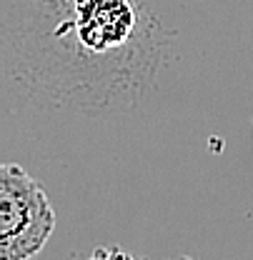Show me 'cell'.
Returning a JSON list of instances; mask_svg holds the SVG:
<instances>
[{"label": "cell", "mask_w": 253, "mask_h": 260, "mask_svg": "<svg viewBox=\"0 0 253 260\" xmlns=\"http://www.w3.org/2000/svg\"><path fill=\"white\" fill-rule=\"evenodd\" d=\"M5 48L33 93L75 108L121 105L156 75L160 28L143 0H8Z\"/></svg>", "instance_id": "6da1fadb"}, {"label": "cell", "mask_w": 253, "mask_h": 260, "mask_svg": "<svg viewBox=\"0 0 253 260\" xmlns=\"http://www.w3.org/2000/svg\"><path fill=\"white\" fill-rule=\"evenodd\" d=\"M55 228V213L40 183L15 162L0 168V260H31Z\"/></svg>", "instance_id": "7a4b0ae2"}, {"label": "cell", "mask_w": 253, "mask_h": 260, "mask_svg": "<svg viewBox=\"0 0 253 260\" xmlns=\"http://www.w3.org/2000/svg\"><path fill=\"white\" fill-rule=\"evenodd\" d=\"M86 260H135L130 253L121 250V248H98L91 258Z\"/></svg>", "instance_id": "3957f363"}, {"label": "cell", "mask_w": 253, "mask_h": 260, "mask_svg": "<svg viewBox=\"0 0 253 260\" xmlns=\"http://www.w3.org/2000/svg\"><path fill=\"white\" fill-rule=\"evenodd\" d=\"M176 260H190V258H176Z\"/></svg>", "instance_id": "277c9868"}]
</instances>
